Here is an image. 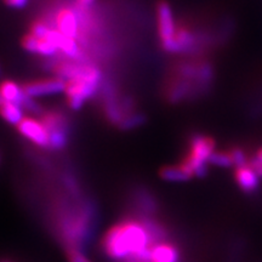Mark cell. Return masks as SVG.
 <instances>
[{"instance_id":"obj_6","label":"cell","mask_w":262,"mask_h":262,"mask_svg":"<svg viewBox=\"0 0 262 262\" xmlns=\"http://www.w3.org/2000/svg\"><path fill=\"white\" fill-rule=\"evenodd\" d=\"M25 94L31 98H37L42 96H50L60 93H64L66 81L60 77L54 78H41L26 81L22 85Z\"/></svg>"},{"instance_id":"obj_13","label":"cell","mask_w":262,"mask_h":262,"mask_svg":"<svg viewBox=\"0 0 262 262\" xmlns=\"http://www.w3.org/2000/svg\"><path fill=\"white\" fill-rule=\"evenodd\" d=\"M0 117H2L6 123L17 126L19 122L25 118L24 108L16 103L2 100L0 101Z\"/></svg>"},{"instance_id":"obj_8","label":"cell","mask_w":262,"mask_h":262,"mask_svg":"<svg viewBox=\"0 0 262 262\" xmlns=\"http://www.w3.org/2000/svg\"><path fill=\"white\" fill-rule=\"evenodd\" d=\"M80 19L78 12L71 8H61L55 17L56 29L64 37L75 39L80 35Z\"/></svg>"},{"instance_id":"obj_12","label":"cell","mask_w":262,"mask_h":262,"mask_svg":"<svg viewBox=\"0 0 262 262\" xmlns=\"http://www.w3.org/2000/svg\"><path fill=\"white\" fill-rule=\"evenodd\" d=\"M159 176L164 181L168 182H185L192 179L194 175L182 163H180L178 165L164 166L160 169Z\"/></svg>"},{"instance_id":"obj_10","label":"cell","mask_w":262,"mask_h":262,"mask_svg":"<svg viewBox=\"0 0 262 262\" xmlns=\"http://www.w3.org/2000/svg\"><path fill=\"white\" fill-rule=\"evenodd\" d=\"M180 260L181 254L179 248L170 242H158L149 250L148 262H180Z\"/></svg>"},{"instance_id":"obj_4","label":"cell","mask_w":262,"mask_h":262,"mask_svg":"<svg viewBox=\"0 0 262 262\" xmlns=\"http://www.w3.org/2000/svg\"><path fill=\"white\" fill-rule=\"evenodd\" d=\"M157 28L162 48L166 52L175 54V38L179 26L176 25L171 6L165 0H160L157 4Z\"/></svg>"},{"instance_id":"obj_11","label":"cell","mask_w":262,"mask_h":262,"mask_svg":"<svg viewBox=\"0 0 262 262\" xmlns=\"http://www.w3.org/2000/svg\"><path fill=\"white\" fill-rule=\"evenodd\" d=\"M234 179L237 185L245 193H253L260 186V176L251 168L250 164L235 169Z\"/></svg>"},{"instance_id":"obj_5","label":"cell","mask_w":262,"mask_h":262,"mask_svg":"<svg viewBox=\"0 0 262 262\" xmlns=\"http://www.w3.org/2000/svg\"><path fill=\"white\" fill-rule=\"evenodd\" d=\"M41 122L47 126L50 135V147L49 148L60 150L68 143V120L63 114L57 111H50L44 113Z\"/></svg>"},{"instance_id":"obj_18","label":"cell","mask_w":262,"mask_h":262,"mask_svg":"<svg viewBox=\"0 0 262 262\" xmlns=\"http://www.w3.org/2000/svg\"><path fill=\"white\" fill-rule=\"evenodd\" d=\"M95 0H77V4L79 5V8H88L91 4H94Z\"/></svg>"},{"instance_id":"obj_14","label":"cell","mask_w":262,"mask_h":262,"mask_svg":"<svg viewBox=\"0 0 262 262\" xmlns=\"http://www.w3.org/2000/svg\"><path fill=\"white\" fill-rule=\"evenodd\" d=\"M209 164L220 166V168H229V166H234L231 150H227V152H214V155L211 156Z\"/></svg>"},{"instance_id":"obj_3","label":"cell","mask_w":262,"mask_h":262,"mask_svg":"<svg viewBox=\"0 0 262 262\" xmlns=\"http://www.w3.org/2000/svg\"><path fill=\"white\" fill-rule=\"evenodd\" d=\"M214 152L215 142L210 136L194 135L189 141L187 156L181 163L194 176H204Z\"/></svg>"},{"instance_id":"obj_1","label":"cell","mask_w":262,"mask_h":262,"mask_svg":"<svg viewBox=\"0 0 262 262\" xmlns=\"http://www.w3.org/2000/svg\"><path fill=\"white\" fill-rule=\"evenodd\" d=\"M158 243L146 219H125L113 225L101 241V250L108 258L125 262H148L149 250Z\"/></svg>"},{"instance_id":"obj_15","label":"cell","mask_w":262,"mask_h":262,"mask_svg":"<svg viewBox=\"0 0 262 262\" xmlns=\"http://www.w3.org/2000/svg\"><path fill=\"white\" fill-rule=\"evenodd\" d=\"M66 255H67L68 262H93L88 258L86 255L80 249L77 248H68L66 250Z\"/></svg>"},{"instance_id":"obj_16","label":"cell","mask_w":262,"mask_h":262,"mask_svg":"<svg viewBox=\"0 0 262 262\" xmlns=\"http://www.w3.org/2000/svg\"><path fill=\"white\" fill-rule=\"evenodd\" d=\"M249 164L257 172V175L262 178V148L257 150V153L255 155L253 159L249 160Z\"/></svg>"},{"instance_id":"obj_20","label":"cell","mask_w":262,"mask_h":262,"mask_svg":"<svg viewBox=\"0 0 262 262\" xmlns=\"http://www.w3.org/2000/svg\"><path fill=\"white\" fill-rule=\"evenodd\" d=\"M0 101H2V96H0Z\"/></svg>"},{"instance_id":"obj_17","label":"cell","mask_w":262,"mask_h":262,"mask_svg":"<svg viewBox=\"0 0 262 262\" xmlns=\"http://www.w3.org/2000/svg\"><path fill=\"white\" fill-rule=\"evenodd\" d=\"M4 2L12 9H24L27 5L28 0H4Z\"/></svg>"},{"instance_id":"obj_7","label":"cell","mask_w":262,"mask_h":262,"mask_svg":"<svg viewBox=\"0 0 262 262\" xmlns=\"http://www.w3.org/2000/svg\"><path fill=\"white\" fill-rule=\"evenodd\" d=\"M17 130L25 139L31 141L35 146L42 147V148L50 147V135L41 119L25 117L17 125Z\"/></svg>"},{"instance_id":"obj_9","label":"cell","mask_w":262,"mask_h":262,"mask_svg":"<svg viewBox=\"0 0 262 262\" xmlns=\"http://www.w3.org/2000/svg\"><path fill=\"white\" fill-rule=\"evenodd\" d=\"M21 44L25 50L45 57L55 56L58 51V49L51 41H49L47 38L37 37V35L32 34V33H28V34H26L22 38Z\"/></svg>"},{"instance_id":"obj_19","label":"cell","mask_w":262,"mask_h":262,"mask_svg":"<svg viewBox=\"0 0 262 262\" xmlns=\"http://www.w3.org/2000/svg\"><path fill=\"white\" fill-rule=\"evenodd\" d=\"M0 262H12V261H10V260H0Z\"/></svg>"},{"instance_id":"obj_2","label":"cell","mask_w":262,"mask_h":262,"mask_svg":"<svg viewBox=\"0 0 262 262\" xmlns=\"http://www.w3.org/2000/svg\"><path fill=\"white\" fill-rule=\"evenodd\" d=\"M102 81V74L95 66L83 64L80 73L73 79L67 80L64 94L67 104L72 110H80L84 103L96 95Z\"/></svg>"}]
</instances>
